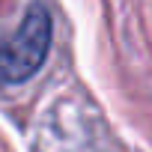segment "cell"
<instances>
[{
  "mask_svg": "<svg viewBox=\"0 0 152 152\" xmlns=\"http://www.w3.org/2000/svg\"><path fill=\"white\" fill-rule=\"evenodd\" d=\"M54 42V18L45 3H33L21 27L0 45V84H24L45 66Z\"/></svg>",
  "mask_w": 152,
  "mask_h": 152,
  "instance_id": "1",
  "label": "cell"
}]
</instances>
